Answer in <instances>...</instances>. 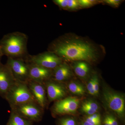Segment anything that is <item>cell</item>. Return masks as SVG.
Returning <instances> with one entry per match:
<instances>
[{
  "mask_svg": "<svg viewBox=\"0 0 125 125\" xmlns=\"http://www.w3.org/2000/svg\"><path fill=\"white\" fill-rule=\"evenodd\" d=\"M48 51L60 57L63 61H84L93 63L102 54V47L79 36L66 34L58 38L48 47Z\"/></svg>",
  "mask_w": 125,
  "mask_h": 125,
  "instance_id": "obj_1",
  "label": "cell"
},
{
  "mask_svg": "<svg viewBox=\"0 0 125 125\" xmlns=\"http://www.w3.org/2000/svg\"><path fill=\"white\" fill-rule=\"evenodd\" d=\"M28 37L20 32L7 34L0 40V50L7 58L26 60L29 54L27 51Z\"/></svg>",
  "mask_w": 125,
  "mask_h": 125,
  "instance_id": "obj_2",
  "label": "cell"
},
{
  "mask_svg": "<svg viewBox=\"0 0 125 125\" xmlns=\"http://www.w3.org/2000/svg\"><path fill=\"white\" fill-rule=\"evenodd\" d=\"M5 99L9 103L10 107L26 103L36 102L27 83L16 81L7 93Z\"/></svg>",
  "mask_w": 125,
  "mask_h": 125,
  "instance_id": "obj_3",
  "label": "cell"
},
{
  "mask_svg": "<svg viewBox=\"0 0 125 125\" xmlns=\"http://www.w3.org/2000/svg\"><path fill=\"white\" fill-rule=\"evenodd\" d=\"M11 111L23 118L33 122L42 121L44 109L36 102H29L11 107Z\"/></svg>",
  "mask_w": 125,
  "mask_h": 125,
  "instance_id": "obj_4",
  "label": "cell"
},
{
  "mask_svg": "<svg viewBox=\"0 0 125 125\" xmlns=\"http://www.w3.org/2000/svg\"><path fill=\"white\" fill-rule=\"evenodd\" d=\"M25 61L28 63L51 70L54 69L64 62L55 54L48 51L34 55H29Z\"/></svg>",
  "mask_w": 125,
  "mask_h": 125,
  "instance_id": "obj_5",
  "label": "cell"
},
{
  "mask_svg": "<svg viewBox=\"0 0 125 125\" xmlns=\"http://www.w3.org/2000/svg\"><path fill=\"white\" fill-rule=\"evenodd\" d=\"M103 97L109 109L115 113L121 119L123 120L125 116V99L123 96L105 89L104 90Z\"/></svg>",
  "mask_w": 125,
  "mask_h": 125,
  "instance_id": "obj_6",
  "label": "cell"
},
{
  "mask_svg": "<svg viewBox=\"0 0 125 125\" xmlns=\"http://www.w3.org/2000/svg\"><path fill=\"white\" fill-rule=\"evenodd\" d=\"M6 64L10 69L16 81L27 83L29 80V67L25 60L9 57Z\"/></svg>",
  "mask_w": 125,
  "mask_h": 125,
  "instance_id": "obj_7",
  "label": "cell"
},
{
  "mask_svg": "<svg viewBox=\"0 0 125 125\" xmlns=\"http://www.w3.org/2000/svg\"><path fill=\"white\" fill-rule=\"evenodd\" d=\"M80 102L79 99L68 97L56 101L52 107V113L56 116H61L75 113Z\"/></svg>",
  "mask_w": 125,
  "mask_h": 125,
  "instance_id": "obj_8",
  "label": "cell"
},
{
  "mask_svg": "<svg viewBox=\"0 0 125 125\" xmlns=\"http://www.w3.org/2000/svg\"><path fill=\"white\" fill-rule=\"evenodd\" d=\"M16 81L11 70L6 64L0 63V96L5 99L6 94Z\"/></svg>",
  "mask_w": 125,
  "mask_h": 125,
  "instance_id": "obj_9",
  "label": "cell"
},
{
  "mask_svg": "<svg viewBox=\"0 0 125 125\" xmlns=\"http://www.w3.org/2000/svg\"><path fill=\"white\" fill-rule=\"evenodd\" d=\"M45 85L49 102L62 99L67 94L66 88L61 83L51 79L45 83Z\"/></svg>",
  "mask_w": 125,
  "mask_h": 125,
  "instance_id": "obj_10",
  "label": "cell"
},
{
  "mask_svg": "<svg viewBox=\"0 0 125 125\" xmlns=\"http://www.w3.org/2000/svg\"><path fill=\"white\" fill-rule=\"evenodd\" d=\"M28 63L29 67V80L45 84L51 79L52 70L34 64Z\"/></svg>",
  "mask_w": 125,
  "mask_h": 125,
  "instance_id": "obj_11",
  "label": "cell"
},
{
  "mask_svg": "<svg viewBox=\"0 0 125 125\" xmlns=\"http://www.w3.org/2000/svg\"><path fill=\"white\" fill-rule=\"evenodd\" d=\"M27 84L36 102L42 109H45L48 102L45 84L30 80H28Z\"/></svg>",
  "mask_w": 125,
  "mask_h": 125,
  "instance_id": "obj_12",
  "label": "cell"
},
{
  "mask_svg": "<svg viewBox=\"0 0 125 125\" xmlns=\"http://www.w3.org/2000/svg\"><path fill=\"white\" fill-rule=\"evenodd\" d=\"M70 67L66 62H63L57 67L52 70V80L61 83L68 80L72 76Z\"/></svg>",
  "mask_w": 125,
  "mask_h": 125,
  "instance_id": "obj_13",
  "label": "cell"
},
{
  "mask_svg": "<svg viewBox=\"0 0 125 125\" xmlns=\"http://www.w3.org/2000/svg\"><path fill=\"white\" fill-rule=\"evenodd\" d=\"M73 69L76 75L81 78L86 77L89 72V66L85 62H75L73 65Z\"/></svg>",
  "mask_w": 125,
  "mask_h": 125,
  "instance_id": "obj_14",
  "label": "cell"
},
{
  "mask_svg": "<svg viewBox=\"0 0 125 125\" xmlns=\"http://www.w3.org/2000/svg\"><path fill=\"white\" fill-rule=\"evenodd\" d=\"M33 122L28 120L11 111L6 125H33Z\"/></svg>",
  "mask_w": 125,
  "mask_h": 125,
  "instance_id": "obj_15",
  "label": "cell"
},
{
  "mask_svg": "<svg viewBox=\"0 0 125 125\" xmlns=\"http://www.w3.org/2000/svg\"><path fill=\"white\" fill-rule=\"evenodd\" d=\"M70 92L76 95L82 96L85 94V90L82 84L75 82H71L68 84Z\"/></svg>",
  "mask_w": 125,
  "mask_h": 125,
  "instance_id": "obj_16",
  "label": "cell"
},
{
  "mask_svg": "<svg viewBox=\"0 0 125 125\" xmlns=\"http://www.w3.org/2000/svg\"><path fill=\"white\" fill-rule=\"evenodd\" d=\"M57 125H79L75 118L72 117H64L59 118L57 121Z\"/></svg>",
  "mask_w": 125,
  "mask_h": 125,
  "instance_id": "obj_17",
  "label": "cell"
},
{
  "mask_svg": "<svg viewBox=\"0 0 125 125\" xmlns=\"http://www.w3.org/2000/svg\"><path fill=\"white\" fill-rule=\"evenodd\" d=\"M98 106L97 103L92 100H87L83 103L81 106V109H89L98 111Z\"/></svg>",
  "mask_w": 125,
  "mask_h": 125,
  "instance_id": "obj_18",
  "label": "cell"
},
{
  "mask_svg": "<svg viewBox=\"0 0 125 125\" xmlns=\"http://www.w3.org/2000/svg\"><path fill=\"white\" fill-rule=\"evenodd\" d=\"M80 7L87 8L93 6L96 4L97 1L95 0H80L78 1Z\"/></svg>",
  "mask_w": 125,
  "mask_h": 125,
  "instance_id": "obj_19",
  "label": "cell"
},
{
  "mask_svg": "<svg viewBox=\"0 0 125 125\" xmlns=\"http://www.w3.org/2000/svg\"><path fill=\"white\" fill-rule=\"evenodd\" d=\"M95 75H94L90 79L87 84V87L89 93L93 96H96L94 89V85L95 80Z\"/></svg>",
  "mask_w": 125,
  "mask_h": 125,
  "instance_id": "obj_20",
  "label": "cell"
},
{
  "mask_svg": "<svg viewBox=\"0 0 125 125\" xmlns=\"http://www.w3.org/2000/svg\"><path fill=\"white\" fill-rule=\"evenodd\" d=\"M79 5L78 1L75 0H68V3L66 10H78L79 7Z\"/></svg>",
  "mask_w": 125,
  "mask_h": 125,
  "instance_id": "obj_21",
  "label": "cell"
},
{
  "mask_svg": "<svg viewBox=\"0 0 125 125\" xmlns=\"http://www.w3.org/2000/svg\"><path fill=\"white\" fill-rule=\"evenodd\" d=\"M104 1L107 4L114 7H118L121 2V1L119 0H106Z\"/></svg>",
  "mask_w": 125,
  "mask_h": 125,
  "instance_id": "obj_22",
  "label": "cell"
},
{
  "mask_svg": "<svg viewBox=\"0 0 125 125\" xmlns=\"http://www.w3.org/2000/svg\"><path fill=\"white\" fill-rule=\"evenodd\" d=\"M94 89L96 94V96L98 94L99 92V84L98 79V76L96 75L94 85Z\"/></svg>",
  "mask_w": 125,
  "mask_h": 125,
  "instance_id": "obj_23",
  "label": "cell"
},
{
  "mask_svg": "<svg viewBox=\"0 0 125 125\" xmlns=\"http://www.w3.org/2000/svg\"><path fill=\"white\" fill-rule=\"evenodd\" d=\"M111 125H119L118 122L116 118L115 117L111 115L106 116Z\"/></svg>",
  "mask_w": 125,
  "mask_h": 125,
  "instance_id": "obj_24",
  "label": "cell"
},
{
  "mask_svg": "<svg viewBox=\"0 0 125 125\" xmlns=\"http://www.w3.org/2000/svg\"><path fill=\"white\" fill-rule=\"evenodd\" d=\"M90 117L93 119L96 120V121H99L102 122L101 120V116L99 114L97 113H95V114H93L92 115H89Z\"/></svg>",
  "mask_w": 125,
  "mask_h": 125,
  "instance_id": "obj_25",
  "label": "cell"
},
{
  "mask_svg": "<svg viewBox=\"0 0 125 125\" xmlns=\"http://www.w3.org/2000/svg\"><path fill=\"white\" fill-rule=\"evenodd\" d=\"M79 125H93L91 123H90L88 122L87 121L84 119H83L82 120L79 122Z\"/></svg>",
  "mask_w": 125,
  "mask_h": 125,
  "instance_id": "obj_26",
  "label": "cell"
},
{
  "mask_svg": "<svg viewBox=\"0 0 125 125\" xmlns=\"http://www.w3.org/2000/svg\"><path fill=\"white\" fill-rule=\"evenodd\" d=\"M102 125H111L107 116L105 117L102 122Z\"/></svg>",
  "mask_w": 125,
  "mask_h": 125,
  "instance_id": "obj_27",
  "label": "cell"
},
{
  "mask_svg": "<svg viewBox=\"0 0 125 125\" xmlns=\"http://www.w3.org/2000/svg\"><path fill=\"white\" fill-rule=\"evenodd\" d=\"M2 56H3V55H2L1 52L0 50V63L1 62V59Z\"/></svg>",
  "mask_w": 125,
  "mask_h": 125,
  "instance_id": "obj_28",
  "label": "cell"
}]
</instances>
